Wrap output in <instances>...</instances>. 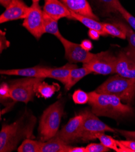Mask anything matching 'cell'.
Returning <instances> with one entry per match:
<instances>
[{
	"label": "cell",
	"instance_id": "d4e9b609",
	"mask_svg": "<svg viewBox=\"0 0 135 152\" xmlns=\"http://www.w3.org/2000/svg\"><path fill=\"white\" fill-rule=\"evenodd\" d=\"M117 26L122 28L126 35L127 39L128 41L129 45L131 47L135 49V32L134 30L128 25L123 23V22H117L115 23Z\"/></svg>",
	"mask_w": 135,
	"mask_h": 152
},
{
	"label": "cell",
	"instance_id": "5b68a950",
	"mask_svg": "<svg viewBox=\"0 0 135 152\" xmlns=\"http://www.w3.org/2000/svg\"><path fill=\"white\" fill-rule=\"evenodd\" d=\"M44 80V78L28 77L12 82L9 86L10 98L15 102H23L26 104L33 101L35 94V84Z\"/></svg>",
	"mask_w": 135,
	"mask_h": 152
},
{
	"label": "cell",
	"instance_id": "8992f818",
	"mask_svg": "<svg viewBox=\"0 0 135 152\" xmlns=\"http://www.w3.org/2000/svg\"><path fill=\"white\" fill-rule=\"evenodd\" d=\"M117 56L110 51L102 52L95 54L90 61L83 64V66L88 68L92 73L107 75L116 73V64Z\"/></svg>",
	"mask_w": 135,
	"mask_h": 152
},
{
	"label": "cell",
	"instance_id": "3957f363",
	"mask_svg": "<svg viewBox=\"0 0 135 152\" xmlns=\"http://www.w3.org/2000/svg\"><path fill=\"white\" fill-rule=\"evenodd\" d=\"M63 102L62 100H59L44 111L38 128L41 141H46L56 134L63 114Z\"/></svg>",
	"mask_w": 135,
	"mask_h": 152
},
{
	"label": "cell",
	"instance_id": "277c9868",
	"mask_svg": "<svg viewBox=\"0 0 135 152\" xmlns=\"http://www.w3.org/2000/svg\"><path fill=\"white\" fill-rule=\"evenodd\" d=\"M92 111L85 110V117L81 127L78 141L87 142L96 138L97 134L105 132H116V130L110 127L101 121Z\"/></svg>",
	"mask_w": 135,
	"mask_h": 152
},
{
	"label": "cell",
	"instance_id": "44dd1931",
	"mask_svg": "<svg viewBox=\"0 0 135 152\" xmlns=\"http://www.w3.org/2000/svg\"><path fill=\"white\" fill-rule=\"evenodd\" d=\"M43 23L44 32L50 34L55 36L58 39L62 37V35L60 33L58 21L53 19L47 13L43 11Z\"/></svg>",
	"mask_w": 135,
	"mask_h": 152
},
{
	"label": "cell",
	"instance_id": "d6986e66",
	"mask_svg": "<svg viewBox=\"0 0 135 152\" xmlns=\"http://www.w3.org/2000/svg\"><path fill=\"white\" fill-rule=\"evenodd\" d=\"M92 73L88 68L82 67L81 68H74L72 70L68 81L65 85L66 90H69L74 85H75L80 80L85 76Z\"/></svg>",
	"mask_w": 135,
	"mask_h": 152
},
{
	"label": "cell",
	"instance_id": "ba28073f",
	"mask_svg": "<svg viewBox=\"0 0 135 152\" xmlns=\"http://www.w3.org/2000/svg\"><path fill=\"white\" fill-rule=\"evenodd\" d=\"M23 20V26L36 39H39L45 34L43 23V10H42L39 2L32 3L28 14Z\"/></svg>",
	"mask_w": 135,
	"mask_h": 152
},
{
	"label": "cell",
	"instance_id": "1f68e13d",
	"mask_svg": "<svg viewBox=\"0 0 135 152\" xmlns=\"http://www.w3.org/2000/svg\"><path fill=\"white\" fill-rule=\"evenodd\" d=\"M116 132L121 134L122 136L128 140L135 141V131H127L119 129H115Z\"/></svg>",
	"mask_w": 135,
	"mask_h": 152
},
{
	"label": "cell",
	"instance_id": "8fae6325",
	"mask_svg": "<svg viewBox=\"0 0 135 152\" xmlns=\"http://www.w3.org/2000/svg\"><path fill=\"white\" fill-rule=\"evenodd\" d=\"M84 117L85 111L71 118L67 124L57 132L56 136L67 144L78 141Z\"/></svg>",
	"mask_w": 135,
	"mask_h": 152
},
{
	"label": "cell",
	"instance_id": "836d02e7",
	"mask_svg": "<svg viewBox=\"0 0 135 152\" xmlns=\"http://www.w3.org/2000/svg\"><path fill=\"white\" fill-rule=\"evenodd\" d=\"M81 47L87 51H90L93 49L92 42L88 39H84L81 42Z\"/></svg>",
	"mask_w": 135,
	"mask_h": 152
},
{
	"label": "cell",
	"instance_id": "ac0fdd59",
	"mask_svg": "<svg viewBox=\"0 0 135 152\" xmlns=\"http://www.w3.org/2000/svg\"><path fill=\"white\" fill-rule=\"evenodd\" d=\"M71 15L73 20H77L80 21L85 27H88L89 29L97 30V31H98L102 36L107 35L104 31L103 23L99 22L98 20H96L95 19L91 18L88 17L83 16V15L74 13L73 12H71Z\"/></svg>",
	"mask_w": 135,
	"mask_h": 152
},
{
	"label": "cell",
	"instance_id": "74e56055",
	"mask_svg": "<svg viewBox=\"0 0 135 152\" xmlns=\"http://www.w3.org/2000/svg\"><path fill=\"white\" fill-rule=\"evenodd\" d=\"M32 3H34V2H39L40 0H32Z\"/></svg>",
	"mask_w": 135,
	"mask_h": 152
},
{
	"label": "cell",
	"instance_id": "7a4b0ae2",
	"mask_svg": "<svg viewBox=\"0 0 135 152\" xmlns=\"http://www.w3.org/2000/svg\"><path fill=\"white\" fill-rule=\"evenodd\" d=\"M95 92L116 96L129 104L133 102L135 98V80L116 74L99 86Z\"/></svg>",
	"mask_w": 135,
	"mask_h": 152
},
{
	"label": "cell",
	"instance_id": "4fadbf2b",
	"mask_svg": "<svg viewBox=\"0 0 135 152\" xmlns=\"http://www.w3.org/2000/svg\"><path fill=\"white\" fill-rule=\"evenodd\" d=\"M42 10L57 21L63 18L73 20L71 12L60 0H44Z\"/></svg>",
	"mask_w": 135,
	"mask_h": 152
},
{
	"label": "cell",
	"instance_id": "4dcf8cb0",
	"mask_svg": "<svg viewBox=\"0 0 135 152\" xmlns=\"http://www.w3.org/2000/svg\"><path fill=\"white\" fill-rule=\"evenodd\" d=\"M1 35H0V50H1V53H2L3 50L6 49L10 46V42L7 40L6 38V33L3 32L1 30Z\"/></svg>",
	"mask_w": 135,
	"mask_h": 152
},
{
	"label": "cell",
	"instance_id": "d6a6232c",
	"mask_svg": "<svg viewBox=\"0 0 135 152\" xmlns=\"http://www.w3.org/2000/svg\"><path fill=\"white\" fill-rule=\"evenodd\" d=\"M119 142L124 147L129 149L130 152H135V141L127 140L126 141H119Z\"/></svg>",
	"mask_w": 135,
	"mask_h": 152
},
{
	"label": "cell",
	"instance_id": "7402d4cb",
	"mask_svg": "<svg viewBox=\"0 0 135 152\" xmlns=\"http://www.w3.org/2000/svg\"><path fill=\"white\" fill-rule=\"evenodd\" d=\"M42 141H36L31 139L25 140L18 148V152H41Z\"/></svg>",
	"mask_w": 135,
	"mask_h": 152
},
{
	"label": "cell",
	"instance_id": "e0dca14e",
	"mask_svg": "<svg viewBox=\"0 0 135 152\" xmlns=\"http://www.w3.org/2000/svg\"><path fill=\"white\" fill-rule=\"evenodd\" d=\"M72 147L55 135L49 140L42 142L41 152H69Z\"/></svg>",
	"mask_w": 135,
	"mask_h": 152
},
{
	"label": "cell",
	"instance_id": "30bf717a",
	"mask_svg": "<svg viewBox=\"0 0 135 152\" xmlns=\"http://www.w3.org/2000/svg\"><path fill=\"white\" fill-rule=\"evenodd\" d=\"M63 45L65 58L71 63L86 64L95 57V54L84 49L81 44L71 42L63 36L58 39Z\"/></svg>",
	"mask_w": 135,
	"mask_h": 152
},
{
	"label": "cell",
	"instance_id": "7c38bea8",
	"mask_svg": "<svg viewBox=\"0 0 135 152\" xmlns=\"http://www.w3.org/2000/svg\"><path fill=\"white\" fill-rule=\"evenodd\" d=\"M29 10L30 7L23 0H12L6 10L0 16V23L2 24L10 21L24 20Z\"/></svg>",
	"mask_w": 135,
	"mask_h": 152
},
{
	"label": "cell",
	"instance_id": "8d00e7d4",
	"mask_svg": "<svg viewBox=\"0 0 135 152\" xmlns=\"http://www.w3.org/2000/svg\"><path fill=\"white\" fill-rule=\"evenodd\" d=\"M11 1L12 0H0V3L3 7L6 8L10 4Z\"/></svg>",
	"mask_w": 135,
	"mask_h": 152
},
{
	"label": "cell",
	"instance_id": "f546056e",
	"mask_svg": "<svg viewBox=\"0 0 135 152\" xmlns=\"http://www.w3.org/2000/svg\"><path fill=\"white\" fill-rule=\"evenodd\" d=\"M0 97L1 99L10 98V86L5 83H2L0 86Z\"/></svg>",
	"mask_w": 135,
	"mask_h": 152
},
{
	"label": "cell",
	"instance_id": "d590c367",
	"mask_svg": "<svg viewBox=\"0 0 135 152\" xmlns=\"http://www.w3.org/2000/svg\"><path fill=\"white\" fill-rule=\"evenodd\" d=\"M69 152H87L86 147H72Z\"/></svg>",
	"mask_w": 135,
	"mask_h": 152
},
{
	"label": "cell",
	"instance_id": "e575fe53",
	"mask_svg": "<svg viewBox=\"0 0 135 152\" xmlns=\"http://www.w3.org/2000/svg\"><path fill=\"white\" fill-rule=\"evenodd\" d=\"M88 37L90 38L91 39L93 40H98L99 39L100 36L101 35V34L97 31V30H92V29H89L88 32Z\"/></svg>",
	"mask_w": 135,
	"mask_h": 152
},
{
	"label": "cell",
	"instance_id": "484cf974",
	"mask_svg": "<svg viewBox=\"0 0 135 152\" xmlns=\"http://www.w3.org/2000/svg\"><path fill=\"white\" fill-rule=\"evenodd\" d=\"M109 12H117V7L121 3L119 0H94Z\"/></svg>",
	"mask_w": 135,
	"mask_h": 152
},
{
	"label": "cell",
	"instance_id": "603a6c76",
	"mask_svg": "<svg viewBox=\"0 0 135 152\" xmlns=\"http://www.w3.org/2000/svg\"><path fill=\"white\" fill-rule=\"evenodd\" d=\"M103 27L104 31L107 35H110L122 39H127L126 35L124 30L117 26L116 24H113L110 23H103Z\"/></svg>",
	"mask_w": 135,
	"mask_h": 152
},
{
	"label": "cell",
	"instance_id": "4316f807",
	"mask_svg": "<svg viewBox=\"0 0 135 152\" xmlns=\"http://www.w3.org/2000/svg\"><path fill=\"white\" fill-rule=\"evenodd\" d=\"M117 12H119L125 19V20L128 23V25L134 30L135 32V17L130 13L120 3L117 7Z\"/></svg>",
	"mask_w": 135,
	"mask_h": 152
},
{
	"label": "cell",
	"instance_id": "ffe728a7",
	"mask_svg": "<svg viewBox=\"0 0 135 152\" xmlns=\"http://www.w3.org/2000/svg\"><path fill=\"white\" fill-rule=\"evenodd\" d=\"M59 88V87L58 84L49 85L42 81L35 84V94L47 99L52 97Z\"/></svg>",
	"mask_w": 135,
	"mask_h": 152
},
{
	"label": "cell",
	"instance_id": "9a60e30c",
	"mask_svg": "<svg viewBox=\"0 0 135 152\" xmlns=\"http://www.w3.org/2000/svg\"><path fill=\"white\" fill-rule=\"evenodd\" d=\"M78 67L77 64L68 63L63 67L58 68L44 67V73L46 78H52L58 80L66 85L68 81L70 73L72 69Z\"/></svg>",
	"mask_w": 135,
	"mask_h": 152
},
{
	"label": "cell",
	"instance_id": "52a82bcc",
	"mask_svg": "<svg viewBox=\"0 0 135 152\" xmlns=\"http://www.w3.org/2000/svg\"><path fill=\"white\" fill-rule=\"evenodd\" d=\"M116 73L126 78L135 80V49L130 45L117 56Z\"/></svg>",
	"mask_w": 135,
	"mask_h": 152
},
{
	"label": "cell",
	"instance_id": "cb8c5ba5",
	"mask_svg": "<svg viewBox=\"0 0 135 152\" xmlns=\"http://www.w3.org/2000/svg\"><path fill=\"white\" fill-rule=\"evenodd\" d=\"M96 138L98 139L101 143L104 146L116 151H119V146L117 143V140H114L112 136L107 135L104 133H99L97 134Z\"/></svg>",
	"mask_w": 135,
	"mask_h": 152
},
{
	"label": "cell",
	"instance_id": "5bb4252c",
	"mask_svg": "<svg viewBox=\"0 0 135 152\" xmlns=\"http://www.w3.org/2000/svg\"><path fill=\"white\" fill-rule=\"evenodd\" d=\"M70 11L96 20L98 17L93 13L91 6L87 0H60Z\"/></svg>",
	"mask_w": 135,
	"mask_h": 152
},
{
	"label": "cell",
	"instance_id": "9c48e42d",
	"mask_svg": "<svg viewBox=\"0 0 135 152\" xmlns=\"http://www.w3.org/2000/svg\"><path fill=\"white\" fill-rule=\"evenodd\" d=\"M21 122L17 121L9 125H3L0 132V151H12L21 139Z\"/></svg>",
	"mask_w": 135,
	"mask_h": 152
},
{
	"label": "cell",
	"instance_id": "f1b7e54d",
	"mask_svg": "<svg viewBox=\"0 0 135 152\" xmlns=\"http://www.w3.org/2000/svg\"><path fill=\"white\" fill-rule=\"evenodd\" d=\"M87 152H107L110 148L104 146L101 143H91L86 146Z\"/></svg>",
	"mask_w": 135,
	"mask_h": 152
},
{
	"label": "cell",
	"instance_id": "83f0119b",
	"mask_svg": "<svg viewBox=\"0 0 135 152\" xmlns=\"http://www.w3.org/2000/svg\"><path fill=\"white\" fill-rule=\"evenodd\" d=\"M74 102L77 104H85L88 102L89 95L81 90L74 91L72 96Z\"/></svg>",
	"mask_w": 135,
	"mask_h": 152
},
{
	"label": "cell",
	"instance_id": "6da1fadb",
	"mask_svg": "<svg viewBox=\"0 0 135 152\" xmlns=\"http://www.w3.org/2000/svg\"><path fill=\"white\" fill-rule=\"evenodd\" d=\"M88 95L91 111L98 116L118 119L130 116L133 113L128 104H123L122 100L116 96L97 93L95 91L89 92Z\"/></svg>",
	"mask_w": 135,
	"mask_h": 152
},
{
	"label": "cell",
	"instance_id": "2e32d148",
	"mask_svg": "<svg viewBox=\"0 0 135 152\" xmlns=\"http://www.w3.org/2000/svg\"><path fill=\"white\" fill-rule=\"evenodd\" d=\"M44 67L40 66H35L25 69H15L9 70H1L0 73L7 75L22 76V77L29 78H46L44 73Z\"/></svg>",
	"mask_w": 135,
	"mask_h": 152
}]
</instances>
